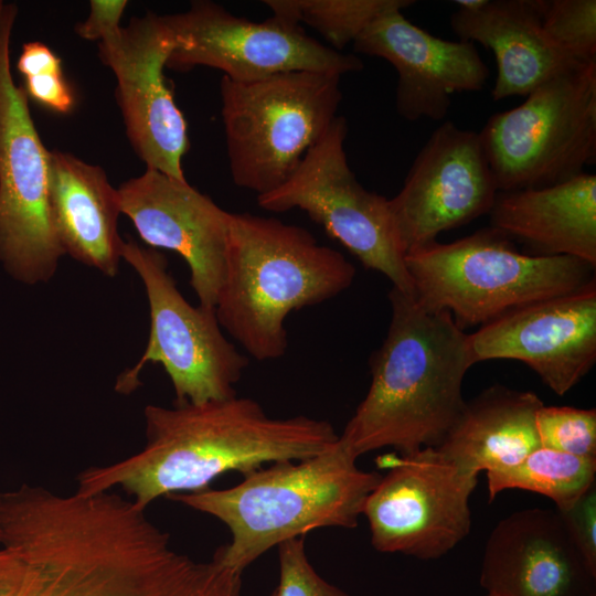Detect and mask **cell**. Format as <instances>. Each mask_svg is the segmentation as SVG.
I'll list each match as a JSON object with an SVG mask.
<instances>
[{"label":"cell","instance_id":"d6986e66","mask_svg":"<svg viewBox=\"0 0 596 596\" xmlns=\"http://www.w3.org/2000/svg\"><path fill=\"white\" fill-rule=\"evenodd\" d=\"M595 581L556 509L515 511L486 542L480 585L488 594L593 596Z\"/></svg>","mask_w":596,"mask_h":596},{"label":"cell","instance_id":"9c48e42d","mask_svg":"<svg viewBox=\"0 0 596 596\" xmlns=\"http://www.w3.org/2000/svg\"><path fill=\"white\" fill-rule=\"evenodd\" d=\"M18 8L0 0V263L14 278L47 281L65 255L52 222L49 155L15 85L10 42Z\"/></svg>","mask_w":596,"mask_h":596},{"label":"cell","instance_id":"ffe728a7","mask_svg":"<svg viewBox=\"0 0 596 596\" xmlns=\"http://www.w3.org/2000/svg\"><path fill=\"white\" fill-rule=\"evenodd\" d=\"M543 0H487L477 10L457 9L450 26L459 40L479 43L496 58L494 102L528 96L574 62L542 26Z\"/></svg>","mask_w":596,"mask_h":596},{"label":"cell","instance_id":"484cf974","mask_svg":"<svg viewBox=\"0 0 596 596\" xmlns=\"http://www.w3.org/2000/svg\"><path fill=\"white\" fill-rule=\"evenodd\" d=\"M542 26L574 62H596L595 0H543Z\"/></svg>","mask_w":596,"mask_h":596},{"label":"cell","instance_id":"6da1fadb","mask_svg":"<svg viewBox=\"0 0 596 596\" xmlns=\"http://www.w3.org/2000/svg\"><path fill=\"white\" fill-rule=\"evenodd\" d=\"M0 547L34 570L31 596L242 595V573L173 550L146 510L111 490L0 493Z\"/></svg>","mask_w":596,"mask_h":596},{"label":"cell","instance_id":"ba28073f","mask_svg":"<svg viewBox=\"0 0 596 596\" xmlns=\"http://www.w3.org/2000/svg\"><path fill=\"white\" fill-rule=\"evenodd\" d=\"M498 191L567 181L596 160V62L562 71L479 131Z\"/></svg>","mask_w":596,"mask_h":596},{"label":"cell","instance_id":"7c38bea8","mask_svg":"<svg viewBox=\"0 0 596 596\" xmlns=\"http://www.w3.org/2000/svg\"><path fill=\"white\" fill-rule=\"evenodd\" d=\"M385 466L362 510L376 551L436 560L469 534L478 475L432 447L385 459Z\"/></svg>","mask_w":596,"mask_h":596},{"label":"cell","instance_id":"d6a6232c","mask_svg":"<svg viewBox=\"0 0 596 596\" xmlns=\"http://www.w3.org/2000/svg\"><path fill=\"white\" fill-rule=\"evenodd\" d=\"M487 0H456L455 3L459 10H477L481 8Z\"/></svg>","mask_w":596,"mask_h":596},{"label":"cell","instance_id":"1f68e13d","mask_svg":"<svg viewBox=\"0 0 596 596\" xmlns=\"http://www.w3.org/2000/svg\"><path fill=\"white\" fill-rule=\"evenodd\" d=\"M126 0H93L88 18L76 25V33L88 41H100L120 28V19L127 7Z\"/></svg>","mask_w":596,"mask_h":596},{"label":"cell","instance_id":"603a6c76","mask_svg":"<svg viewBox=\"0 0 596 596\" xmlns=\"http://www.w3.org/2000/svg\"><path fill=\"white\" fill-rule=\"evenodd\" d=\"M543 405L533 392L490 386L465 403L437 449L475 475L511 468L541 447L535 418Z\"/></svg>","mask_w":596,"mask_h":596},{"label":"cell","instance_id":"f546056e","mask_svg":"<svg viewBox=\"0 0 596 596\" xmlns=\"http://www.w3.org/2000/svg\"><path fill=\"white\" fill-rule=\"evenodd\" d=\"M558 513L582 556L596 574V483L572 507Z\"/></svg>","mask_w":596,"mask_h":596},{"label":"cell","instance_id":"44dd1931","mask_svg":"<svg viewBox=\"0 0 596 596\" xmlns=\"http://www.w3.org/2000/svg\"><path fill=\"white\" fill-rule=\"evenodd\" d=\"M490 226L531 255L571 256L596 266V175L532 189L498 191Z\"/></svg>","mask_w":596,"mask_h":596},{"label":"cell","instance_id":"5bb4252c","mask_svg":"<svg viewBox=\"0 0 596 596\" xmlns=\"http://www.w3.org/2000/svg\"><path fill=\"white\" fill-rule=\"evenodd\" d=\"M173 47L163 15L152 12L98 42L100 61L116 76L117 103L136 155L147 169L184 181L187 124L163 73Z\"/></svg>","mask_w":596,"mask_h":596},{"label":"cell","instance_id":"e0dca14e","mask_svg":"<svg viewBox=\"0 0 596 596\" xmlns=\"http://www.w3.org/2000/svg\"><path fill=\"white\" fill-rule=\"evenodd\" d=\"M121 214L150 248L179 254L190 269L200 306L215 308L223 281L231 214L210 196L156 170L146 169L119 189Z\"/></svg>","mask_w":596,"mask_h":596},{"label":"cell","instance_id":"7402d4cb","mask_svg":"<svg viewBox=\"0 0 596 596\" xmlns=\"http://www.w3.org/2000/svg\"><path fill=\"white\" fill-rule=\"evenodd\" d=\"M50 210L56 237L65 254L115 276L124 240L118 233L121 214L118 189L104 169L75 156L49 155Z\"/></svg>","mask_w":596,"mask_h":596},{"label":"cell","instance_id":"5b68a950","mask_svg":"<svg viewBox=\"0 0 596 596\" xmlns=\"http://www.w3.org/2000/svg\"><path fill=\"white\" fill-rule=\"evenodd\" d=\"M339 440L301 460L269 464L226 489L180 492L168 498L224 523L231 541L214 556L243 573L279 544L321 528L353 529L381 475L364 471Z\"/></svg>","mask_w":596,"mask_h":596},{"label":"cell","instance_id":"e575fe53","mask_svg":"<svg viewBox=\"0 0 596 596\" xmlns=\"http://www.w3.org/2000/svg\"><path fill=\"white\" fill-rule=\"evenodd\" d=\"M485 596H497V595H493V594H488V593H487V594H486Z\"/></svg>","mask_w":596,"mask_h":596},{"label":"cell","instance_id":"ac0fdd59","mask_svg":"<svg viewBox=\"0 0 596 596\" xmlns=\"http://www.w3.org/2000/svg\"><path fill=\"white\" fill-rule=\"evenodd\" d=\"M352 44L355 53L393 65L397 73L395 108L408 121L443 120L453 95L481 91L490 75L472 42L435 36L401 10L377 17Z\"/></svg>","mask_w":596,"mask_h":596},{"label":"cell","instance_id":"9a60e30c","mask_svg":"<svg viewBox=\"0 0 596 596\" xmlns=\"http://www.w3.org/2000/svg\"><path fill=\"white\" fill-rule=\"evenodd\" d=\"M497 193L479 132L443 121L389 199L404 254L489 213Z\"/></svg>","mask_w":596,"mask_h":596},{"label":"cell","instance_id":"52a82bcc","mask_svg":"<svg viewBox=\"0 0 596 596\" xmlns=\"http://www.w3.org/2000/svg\"><path fill=\"white\" fill-rule=\"evenodd\" d=\"M341 75L295 71L220 83L234 183L257 194L280 187L326 134L342 99Z\"/></svg>","mask_w":596,"mask_h":596},{"label":"cell","instance_id":"8fae6325","mask_svg":"<svg viewBox=\"0 0 596 596\" xmlns=\"http://www.w3.org/2000/svg\"><path fill=\"white\" fill-rule=\"evenodd\" d=\"M347 134L345 118L337 116L291 175L277 189L257 196V202L270 212H306L365 268L414 295L389 199L366 190L355 178L344 150Z\"/></svg>","mask_w":596,"mask_h":596},{"label":"cell","instance_id":"4316f807","mask_svg":"<svg viewBox=\"0 0 596 596\" xmlns=\"http://www.w3.org/2000/svg\"><path fill=\"white\" fill-rule=\"evenodd\" d=\"M17 68L24 76L28 97L60 114L74 108V94L63 75L61 60L49 46L39 41L25 43Z\"/></svg>","mask_w":596,"mask_h":596},{"label":"cell","instance_id":"3957f363","mask_svg":"<svg viewBox=\"0 0 596 596\" xmlns=\"http://www.w3.org/2000/svg\"><path fill=\"white\" fill-rule=\"evenodd\" d=\"M389 300L391 321L370 359V387L339 435L356 457L440 446L465 406L462 381L473 365L469 334L449 312L427 310L395 287Z\"/></svg>","mask_w":596,"mask_h":596},{"label":"cell","instance_id":"4fadbf2b","mask_svg":"<svg viewBox=\"0 0 596 596\" xmlns=\"http://www.w3.org/2000/svg\"><path fill=\"white\" fill-rule=\"evenodd\" d=\"M163 19L174 38L167 66L178 71L195 66L221 70L234 82H254L275 74L310 71L344 75L363 62L326 46L299 24L272 17L252 21L232 14L213 1H193L180 13Z\"/></svg>","mask_w":596,"mask_h":596},{"label":"cell","instance_id":"83f0119b","mask_svg":"<svg viewBox=\"0 0 596 596\" xmlns=\"http://www.w3.org/2000/svg\"><path fill=\"white\" fill-rule=\"evenodd\" d=\"M541 447L596 458V411L543 405L536 413Z\"/></svg>","mask_w":596,"mask_h":596},{"label":"cell","instance_id":"4dcf8cb0","mask_svg":"<svg viewBox=\"0 0 596 596\" xmlns=\"http://www.w3.org/2000/svg\"><path fill=\"white\" fill-rule=\"evenodd\" d=\"M36 574L18 553L0 547V596H31Z\"/></svg>","mask_w":596,"mask_h":596},{"label":"cell","instance_id":"277c9868","mask_svg":"<svg viewBox=\"0 0 596 596\" xmlns=\"http://www.w3.org/2000/svg\"><path fill=\"white\" fill-rule=\"evenodd\" d=\"M354 277L343 254L304 227L232 213L216 318L252 358L277 360L288 347V315L337 297Z\"/></svg>","mask_w":596,"mask_h":596},{"label":"cell","instance_id":"d590c367","mask_svg":"<svg viewBox=\"0 0 596 596\" xmlns=\"http://www.w3.org/2000/svg\"><path fill=\"white\" fill-rule=\"evenodd\" d=\"M593 596H596V594H595V595H593Z\"/></svg>","mask_w":596,"mask_h":596},{"label":"cell","instance_id":"2e32d148","mask_svg":"<svg viewBox=\"0 0 596 596\" xmlns=\"http://www.w3.org/2000/svg\"><path fill=\"white\" fill-rule=\"evenodd\" d=\"M469 350L473 364L521 361L555 394H566L596 362V279L481 326L469 334Z\"/></svg>","mask_w":596,"mask_h":596},{"label":"cell","instance_id":"d4e9b609","mask_svg":"<svg viewBox=\"0 0 596 596\" xmlns=\"http://www.w3.org/2000/svg\"><path fill=\"white\" fill-rule=\"evenodd\" d=\"M413 0H265L274 17L307 23L336 51L353 43L377 17L413 6Z\"/></svg>","mask_w":596,"mask_h":596},{"label":"cell","instance_id":"30bf717a","mask_svg":"<svg viewBox=\"0 0 596 596\" xmlns=\"http://www.w3.org/2000/svg\"><path fill=\"white\" fill-rule=\"evenodd\" d=\"M121 259L139 275L150 309V334L139 361L123 372L116 390L135 391L149 363H160L172 383L175 403H202L236 395L248 359L226 339L215 309L194 307L179 291L166 256L132 240L124 241Z\"/></svg>","mask_w":596,"mask_h":596},{"label":"cell","instance_id":"cb8c5ba5","mask_svg":"<svg viewBox=\"0 0 596 596\" xmlns=\"http://www.w3.org/2000/svg\"><path fill=\"white\" fill-rule=\"evenodd\" d=\"M595 475L596 458L539 447L511 468L487 472L489 501L503 490L521 489L550 498L564 511L596 483Z\"/></svg>","mask_w":596,"mask_h":596},{"label":"cell","instance_id":"836d02e7","mask_svg":"<svg viewBox=\"0 0 596 596\" xmlns=\"http://www.w3.org/2000/svg\"><path fill=\"white\" fill-rule=\"evenodd\" d=\"M269 596H277L276 589H274L273 593Z\"/></svg>","mask_w":596,"mask_h":596},{"label":"cell","instance_id":"8992f818","mask_svg":"<svg viewBox=\"0 0 596 596\" xmlns=\"http://www.w3.org/2000/svg\"><path fill=\"white\" fill-rule=\"evenodd\" d=\"M404 260L417 302L449 312L462 330L579 289L595 280L596 267L571 256L521 253L492 226L450 243L413 248Z\"/></svg>","mask_w":596,"mask_h":596},{"label":"cell","instance_id":"f1b7e54d","mask_svg":"<svg viewBox=\"0 0 596 596\" xmlns=\"http://www.w3.org/2000/svg\"><path fill=\"white\" fill-rule=\"evenodd\" d=\"M277 547L279 562L277 596H350L316 572L306 553L305 536L291 539Z\"/></svg>","mask_w":596,"mask_h":596},{"label":"cell","instance_id":"7a4b0ae2","mask_svg":"<svg viewBox=\"0 0 596 596\" xmlns=\"http://www.w3.org/2000/svg\"><path fill=\"white\" fill-rule=\"evenodd\" d=\"M147 441L135 455L77 476L79 494L120 487L140 509L160 497L209 488L228 471L246 475L269 464L301 460L332 447V424L305 415L270 417L236 395L173 407L147 405Z\"/></svg>","mask_w":596,"mask_h":596}]
</instances>
